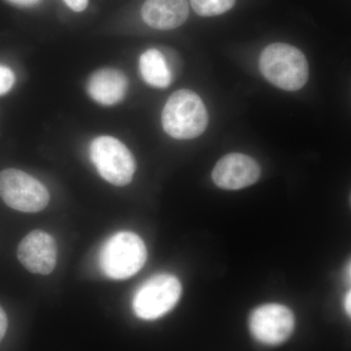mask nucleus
I'll list each match as a JSON object with an SVG mask.
<instances>
[{"mask_svg":"<svg viewBox=\"0 0 351 351\" xmlns=\"http://www.w3.org/2000/svg\"><path fill=\"white\" fill-rule=\"evenodd\" d=\"M260 69L267 82L286 91H298L308 80V63L304 53L286 43L267 46L261 55Z\"/></svg>","mask_w":351,"mask_h":351,"instance_id":"nucleus-1","label":"nucleus"},{"mask_svg":"<svg viewBox=\"0 0 351 351\" xmlns=\"http://www.w3.org/2000/svg\"><path fill=\"white\" fill-rule=\"evenodd\" d=\"M162 126L170 137L189 140L202 135L208 126V113L204 103L191 90L182 89L173 93L163 108Z\"/></svg>","mask_w":351,"mask_h":351,"instance_id":"nucleus-2","label":"nucleus"},{"mask_svg":"<svg viewBox=\"0 0 351 351\" xmlns=\"http://www.w3.org/2000/svg\"><path fill=\"white\" fill-rule=\"evenodd\" d=\"M145 242L136 233H115L101 247L99 263L108 278L124 280L135 276L147 262Z\"/></svg>","mask_w":351,"mask_h":351,"instance_id":"nucleus-3","label":"nucleus"},{"mask_svg":"<svg viewBox=\"0 0 351 351\" xmlns=\"http://www.w3.org/2000/svg\"><path fill=\"white\" fill-rule=\"evenodd\" d=\"M90 159L104 180L117 186L130 184L136 172V160L123 143L110 136L94 138Z\"/></svg>","mask_w":351,"mask_h":351,"instance_id":"nucleus-4","label":"nucleus"},{"mask_svg":"<svg viewBox=\"0 0 351 351\" xmlns=\"http://www.w3.org/2000/svg\"><path fill=\"white\" fill-rule=\"evenodd\" d=\"M182 284L175 276L156 274L138 287L133 311L141 319L156 320L172 311L182 295Z\"/></svg>","mask_w":351,"mask_h":351,"instance_id":"nucleus-5","label":"nucleus"},{"mask_svg":"<svg viewBox=\"0 0 351 351\" xmlns=\"http://www.w3.org/2000/svg\"><path fill=\"white\" fill-rule=\"evenodd\" d=\"M0 197L9 207L24 213L43 211L50 200L43 184L18 169L0 172Z\"/></svg>","mask_w":351,"mask_h":351,"instance_id":"nucleus-6","label":"nucleus"},{"mask_svg":"<svg viewBox=\"0 0 351 351\" xmlns=\"http://www.w3.org/2000/svg\"><path fill=\"white\" fill-rule=\"evenodd\" d=\"M249 328L252 336L263 345H281L294 332V313L283 304H263L252 311Z\"/></svg>","mask_w":351,"mask_h":351,"instance_id":"nucleus-7","label":"nucleus"},{"mask_svg":"<svg viewBox=\"0 0 351 351\" xmlns=\"http://www.w3.org/2000/svg\"><path fill=\"white\" fill-rule=\"evenodd\" d=\"M17 256L25 269L32 274L47 276L56 267V242L49 233L32 230L20 242Z\"/></svg>","mask_w":351,"mask_h":351,"instance_id":"nucleus-8","label":"nucleus"},{"mask_svg":"<svg viewBox=\"0 0 351 351\" xmlns=\"http://www.w3.org/2000/svg\"><path fill=\"white\" fill-rule=\"evenodd\" d=\"M261 177L257 161L242 154H230L221 157L215 166L212 179L219 189L237 191L250 186Z\"/></svg>","mask_w":351,"mask_h":351,"instance_id":"nucleus-9","label":"nucleus"},{"mask_svg":"<svg viewBox=\"0 0 351 351\" xmlns=\"http://www.w3.org/2000/svg\"><path fill=\"white\" fill-rule=\"evenodd\" d=\"M189 13V0H145L142 7L145 24L161 31L181 27Z\"/></svg>","mask_w":351,"mask_h":351,"instance_id":"nucleus-10","label":"nucleus"},{"mask_svg":"<svg viewBox=\"0 0 351 351\" xmlns=\"http://www.w3.org/2000/svg\"><path fill=\"white\" fill-rule=\"evenodd\" d=\"M128 89L125 75L117 69H103L88 80L87 91L92 99L103 106H113L123 100Z\"/></svg>","mask_w":351,"mask_h":351,"instance_id":"nucleus-11","label":"nucleus"},{"mask_svg":"<svg viewBox=\"0 0 351 351\" xmlns=\"http://www.w3.org/2000/svg\"><path fill=\"white\" fill-rule=\"evenodd\" d=\"M140 71L147 84L156 88H166L172 82V73L162 53L149 49L140 58Z\"/></svg>","mask_w":351,"mask_h":351,"instance_id":"nucleus-12","label":"nucleus"},{"mask_svg":"<svg viewBox=\"0 0 351 351\" xmlns=\"http://www.w3.org/2000/svg\"><path fill=\"white\" fill-rule=\"evenodd\" d=\"M196 14L202 17H213L228 12L237 0H189Z\"/></svg>","mask_w":351,"mask_h":351,"instance_id":"nucleus-13","label":"nucleus"},{"mask_svg":"<svg viewBox=\"0 0 351 351\" xmlns=\"http://www.w3.org/2000/svg\"><path fill=\"white\" fill-rule=\"evenodd\" d=\"M15 83V75L10 69L0 66V96L10 91Z\"/></svg>","mask_w":351,"mask_h":351,"instance_id":"nucleus-14","label":"nucleus"},{"mask_svg":"<svg viewBox=\"0 0 351 351\" xmlns=\"http://www.w3.org/2000/svg\"><path fill=\"white\" fill-rule=\"evenodd\" d=\"M89 0H64V3L75 11V12H82L86 9Z\"/></svg>","mask_w":351,"mask_h":351,"instance_id":"nucleus-15","label":"nucleus"},{"mask_svg":"<svg viewBox=\"0 0 351 351\" xmlns=\"http://www.w3.org/2000/svg\"><path fill=\"white\" fill-rule=\"evenodd\" d=\"M7 326H8V319H7L5 311L0 306V341L5 336Z\"/></svg>","mask_w":351,"mask_h":351,"instance_id":"nucleus-16","label":"nucleus"},{"mask_svg":"<svg viewBox=\"0 0 351 351\" xmlns=\"http://www.w3.org/2000/svg\"><path fill=\"white\" fill-rule=\"evenodd\" d=\"M11 3L19 6H32L38 4L40 0H8Z\"/></svg>","mask_w":351,"mask_h":351,"instance_id":"nucleus-17","label":"nucleus"},{"mask_svg":"<svg viewBox=\"0 0 351 351\" xmlns=\"http://www.w3.org/2000/svg\"><path fill=\"white\" fill-rule=\"evenodd\" d=\"M350 301H351V294H350V291H348V292L346 293V298H345V308H346V313H348V315H350V313H351Z\"/></svg>","mask_w":351,"mask_h":351,"instance_id":"nucleus-18","label":"nucleus"}]
</instances>
